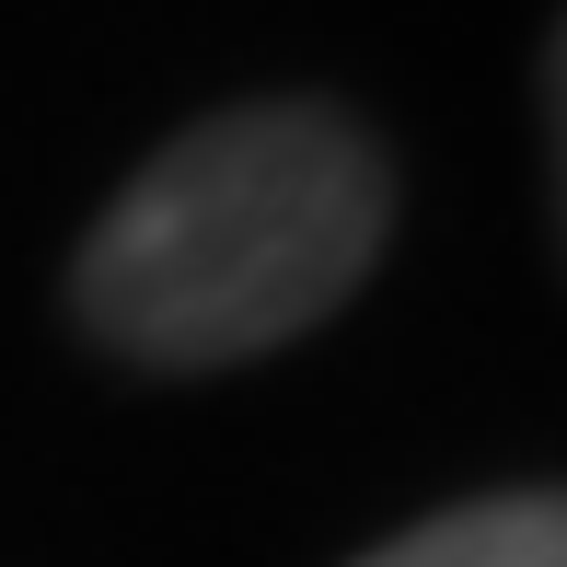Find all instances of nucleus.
Segmentation results:
<instances>
[{"instance_id":"obj_1","label":"nucleus","mask_w":567,"mask_h":567,"mask_svg":"<svg viewBox=\"0 0 567 567\" xmlns=\"http://www.w3.org/2000/svg\"><path fill=\"white\" fill-rule=\"evenodd\" d=\"M394 174L337 105H220L127 174L93 220L70 301L140 371H231L290 348L371 278Z\"/></svg>"},{"instance_id":"obj_2","label":"nucleus","mask_w":567,"mask_h":567,"mask_svg":"<svg viewBox=\"0 0 567 567\" xmlns=\"http://www.w3.org/2000/svg\"><path fill=\"white\" fill-rule=\"evenodd\" d=\"M359 567H567V486H509V498H463L441 522L371 545Z\"/></svg>"},{"instance_id":"obj_3","label":"nucleus","mask_w":567,"mask_h":567,"mask_svg":"<svg viewBox=\"0 0 567 567\" xmlns=\"http://www.w3.org/2000/svg\"><path fill=\"white\" fill-rule=\"evenodd\" d=\"M545 116H556V209H567V23H556V59H545Z\"/></svg>"}]
</instances>
